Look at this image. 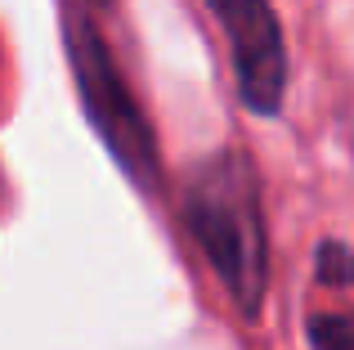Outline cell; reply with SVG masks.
Segmentation results:
<instances>
[{"mask_svg": "<svg viewBox=\"0 0 354 350\" xmlns=\"http://www.w3.org/2000/svg\"><path fill=\"white\" fill-rule=\"evenodd\" d=\"M184 220L202 256L216 265L234 306L256 319L269 283V243L251 162L238 153H216L207 167H198L184 193Z\"/></svg>", "mask_w": 354, "mask_h": 350, "instance_id": "cell-1", "label": "cell"}, {"mask_svg": "<svg viewBox=\"0 0 354 350\" xmlns=\"http://www.w3.org/2000/svg\"><path fill=\"white\" fill-rule=\"evenodd\" d=\"M68 54H72V68H77V86H81V99H86V113L99 126V135L108 140V149L117 153V162L126 171H135L139 180H153V171H157L153 131H148L144 113L135 108L121 72L108 59V45L86 23V14H72V23H68Z\"/></svg>", "mask_w": 354, "mask_h": 350, "instance_id": "cell-2", "label": "cell"}, {"mask_svg": "<svg viewBox=\"0 0 354 350\" xmlns=\"http://www.w3.org/2000/svg\"><path fill=\"white\" fill-rule=\"evenodd\" d=\"M207 5L225 27L242 104L260 117H274L287 90V50L269 0H207Z\"/></svg>", "mask_w": 354, "mask_h": 350, "instance_id": "cell-3", "label": "cell"}, {"mask_svg": "<svg viewBox=\"0 0 354 350\" xmlns=\"http://www.w3.org/2000/svg\"><path fill=\"white\" fill-rule=\"evenodd\" d=\"M310 342L314 350H354V310L350 315H314Z\"/></svg>", "mask_w": 354, "mask_h": 350, "instance_id": "cell-4", "label": "cell"}, {"mask_svg": "<svg viewBox=\"0 0 354 350\" xmlns=\"http://www.w3.org/2000/svg\"><path fill=\"white\" fill-rule=\"evenodd\" d=\"M319 279L332 288H346L354 283V247L346 243H323L319 247Z\"/></svg>", "mask_w": 354, "mask_h": 350, "instance_id": "cell-5", "label": "cell"}]
</instances>
